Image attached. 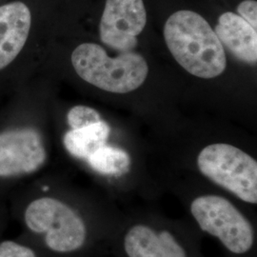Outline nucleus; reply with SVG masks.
<instances>
[{"label": "nucleus", "instance_id": "nucleus-3", "mask_svg": "<svg viewBox=\"0 0 257 257\" xmlns=\"http://www.w3.org/2000/svg\"><path fill=\"white\" fill-rule=\"evenodd\" d=\"M72 63L83 80L113 93H128L138 89L148 76L145 58L133 51L110 57L101 46L83 43L72 54Z\"/></svg>", "mask_w": 257, "mask_h": 257}, {"label": "nucleus", "instance_id": "nucleus-10", "mask_svg": "<svg viewBox=\"0 0 257 257\" xmlns=\"http://www.w3.org/2000/svg\"><path fill=\"white\" fill-rule=\"evenodd\" d=\"M214 33L221 44L237 59L248 64L256 63V30L238 15L231 12L221 15Z\"/></svg>", "mask_w": 257, "mask_h": 257}, {"label": "nucleus", "instance_id": "nucleus-2", "mask_svg": "<svg viewBox=\"0 0 257 257\" xmlns=\"http://www.w3.org/2000/svg\"><path fill=\"white\" fill-rule=\"evenodd\" d=\"M164 38L170 53L188 73L205 79L224 73L227 58L223 45L199 14L175 12L166 21Z\"/></svg>", "mask_w": 257, "mask_h": 257}, {"label": "nucleus", "instance_id": "nucleus-15", "mask_svg": "<svg viewBox=\"0 0 257 257\" xmlns=\"http://www.w3.org/2000/svg\"><path fill=\"white\" fill-rule=\"evenodd\" d=\"M239 17L253 28L257 29V2L255 0L242 1L237 7Z\"/></svg>", "mask_w": 257, "mask_h": 257}, {"label": "nucleus", "instance_id": "nucleus-1", "mask_svg": "<svg viewBox=\"0 0 257 257\" xmlns=\"http://www.w3.org/2000/svg\"><path fill=\"white\" fill-rule=\"evenodd\" d=\"M10 218L18 221L29 242L39 240L56 255H71L81 250L88 238V227L81 213L61 198L38 194L7 202Z\"/></svg>", "mask_w": 257, "mask_h": 257}, {"label": "nucleus", "instance_id": "nucleus-4", "mask_svg": "<svg viewBox=\"0 0 257 257\" xmlns=\"http://www.w3.org/2000/svg\"><path fill=\"white\" fill-rule=\"evenodd\" d=\"M200 173L213 183L249 204L257 203V162L244 151L226 143L204 148L197 157Z\"/></svg>", "mask_w": 257, "mask_h": 257}, {"label": "nucleus", "instance_id": "nucleus-14", "mask_svg": "<svg viewBox=\"0 0 257 257\" xmlns=\"http://www.w3.org/2000/svg\"><path fill=\"white\" fill-rule=\"evenodd\" d=\"M101 120V116L97 110L83 105L74 106L67 114V121L72 130L84 128L98 123Z\"/></svg>", "mask_w": 257, "mask_h": 257}, {"label": "nucleus", "instance_id": "nucleus-9", "mask_svg": "<svg viewBox=\"0 0 257 257\" xmlns=\"http://www.w3.org/2000/svg\"><path fill=\"white\" fill-rule=\"evenodd\" d=\"M124 248L128 257H187L183 247L170 231H156L142 224L128 230Z\"/></svg>", "mask_w": 257, "mask_h": 257}, {"label": "nucleus", "instance_id": "nucleus-16", "mask_svg": "<svg viewBox=\"0 0 257 257\" xmlns=\"http://www.w3.org/2000/svg\"><path fill=\"white\" fill-rule=\"evenodd\" d=\"M10 219L9 209L8 204L4 201H0V239L8 226Z\"/></svg>", "mask_w": 257, "mask_h": 257}, {"label": "nucleus", "instance_id": "nucleus-6", "mask_svg": "<svg viewBox=\"0 0 257 257\" xmlns=\"http://www.w3.org/2000/svg\"><path fill=\"white\" fill-rule=\"evenodd\" d=\"M48 154L43 138L33 127L0 132V179H18L38 172Z\"/></svg>", "mask_w": 257, "mask_h": 257}, {"label": "nucleus", "instance_id": "nucleus-5", "mask_svg": "<svg viewBox=\"0 0 257 257\" xmlns=\"http://www.w3.org/2000/svg\"><path fill=\"white\" fill-rule=\"evenodd\" d=\"M191 213L203 231L219 239L230 252L244 254L253 246L251 224L228 199L212 194L196 197Z\"/></svg>", "mask_w": 257, "mask_h": 257}, {"label": "nucleus", "instance_id": "nucleus-12", "mask_svg": "<svg viewBox=\"0 0 257 257\" xmlns=\"http://www.w3.org/2000/svg\"><path fill=\"white\" fill-rule=\"evenodd\" d=\"M87 161L94 172L110 176L125 175L132 164L131 156L126 151L107 145L95 151Z\"/></svg>", "mask_w": 257, "mask_h": 257}, {"label": "nucleus", "instance_id": "nucleus-8", "mask_svg": "<svg viewBox=\"0 0 257 257\" xmlns=\"http://www.w3.org/2000/svg\"><path fill=\"white\" fill-rule=\"evenodd\" d=\"M32 15L27 5L20 1L0 7V70L11 64L27 41Z\"/></svg>", "mask_w": 257, "mask_h": 257}, {"label": "nucleus", "instance_id": "nucleus-11", "mask_svg": "<svg viewBox=\"0 0 257 257\" xmlns=\"http://www.w3.org/2000/svg\"><path fill=\"white\" fill-rule=\"evenodd\" d=\"M110 132L108 123L101 120L87 127L67 132L63 138V144L71 156L87 160L95 151L106 145Z\"/></svg>", "mask_w": 257, "mask_h": 257}, {"label": "nucleus", "instance_id": "nucleus-13", "mask_svg": "<svg viewBox=\"0 0 257 257\" xmlns=\"http://www.w3.org/2000/svg\"><path fill=\"white\" fill-rule=\"evenodd\" d=\"M0 257H40L36 246L19 236L17 239H0Z\"/></svg>", "mask_w": 257, "mask_h": 257}, {"label": "nucleus", "instance_id": "nucleus-7", "mask_svg": "<svg viewBox=\"0 0 257 257\" xmlns=\"http://www.w3.org/2000/svg\"><path fill=\"white\" fill-rule=\"evenodd\" d=\"M146 23L143 0H106L99 24L100 39L119 52L132 51L138 46V37Z\"/></svg>", "mask_w": 257, "mask_h": 257}]
</instances>
